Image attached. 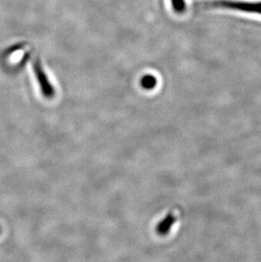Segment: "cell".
<instances>
[{
	"label": "cell",
	"instance_id": "obj_1",
	"mask_svg": "<svg viewBox=\"0 0 261 262\" xmlns=\"http://www.w3.org/2000/svg\"><path fill=\"white\" fill-rule=\"evenodd\" d=\"M196 6L200 8H220V9H227V10L261 15V1L245 2V1H235V0H216L211 2L200 3Z\"/></svg>",
	"mask_w": 261,
	"mask_h": 262
},
{
	"label": "cell",
	"instance_id": "obj_2",
	"mask_svg": "<svg viewBox=\"0 0 261 262\" xmlns=\"http://www.w3.org/2000/svg\"><path fill=\"white\" fill-rule=\"evenodd\" d=\"M32 68L34 71L35 76L37 77V82L39 85L40 90L42 96L46 99H52L55 95V90L54 86L51 84L50 80L48 78L47 74L42 68V64L39 59H35L32 64Z\"/></svg>",
	"mask_w": 261,
	"mask_h": 262
},
{
	"label": "cell",
	"instance_id": "obj_3",
	"mask_svg": "<svg viewBox=\"0 0 261 262\" xmlns=\"http://www.w3.org/2000/svg\"><path fill=\"white\" fill-rule=\"evenodd\" d=\"M176 221H177V216L173 212L169 213L156 227V233L161 236L167 234L170 232V228L175 223Z\"/></svg>",
	"mask_w": 261,
	"mask_h": 262
},
{
	"label": "cell",
	"instance_id": "obj_4",
	"mask_svg": "<svg viewBox=\"0 0 261 262\" xmlns=\"http://www.w3.org/2000/svg\"><path fill=\"white\" fill-rule=\"evenodd\" d=\"M156 84H157V80L152 75H146L141 80L142 87L144 89H147V90L155 89Z\"/></svg>",
	"mask_w": 261,
	"mask_h": 262
},
{
	"label": "cell",
	"instance_id": "obj_5",
	"mask_svg": "<svg viewBox=\"0 0 261 262\" xmlns=\"http://www.w3.org/2000/svg\"><path fill=\"white\" fill-rule=\"evenodd\" d=\"M171 6L176 13L183 14L187 10V4L185 0H170Z\"/></svg>",
	"mask_w": 261,
	"mask_h": 262
},
{
	"label": "cell",
	"instance_id": "obj_6",
	"mask_svg": "<svg viewBox=\"0 0 261 262\" xmlns=\"http://www.w3.org/2000/svg\"><path fill=\"white\" fill-rule=\"evenodd\" d=\"M1 231L2 230H1V227H0V233H1Z\"/></svg>",
	"mask_w": 261,
	"mask_h": 262
}]
</instances>
